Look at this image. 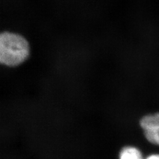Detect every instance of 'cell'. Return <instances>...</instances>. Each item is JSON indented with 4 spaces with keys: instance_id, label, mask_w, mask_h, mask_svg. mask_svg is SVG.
I'll return each mask as SVG.
<instances>
[{
    "instance_id": "3957f363",
    "label": "cell",
    "mask_w": 159,
    "mask_h": 159,
    "mask_svg": "<svg viewBox=\"0 0 159 159\" xmlns=\"http://www.w3.org/2000/svg\"><path fill=\"white\" fill-rule=\"evenodd\" d=\"M119 159H144L140 151L134 147L126 146L119 153Z\"/></svg>"
},
{
    "instance_id": "6da1fadb",
    "label": "cell",
    "mask_w": 159,
    "mask_h": 159,
    "mask_svg": "<svg viewBox=\"0 0 159 159\" xmlns=\"http://www.w3.org/2000/svg\"><path fill=\"white\" fill-rule=\"evenodd\" d=\"M27 40L20 34L4 32L0 36V62L7 67H16L29 57Z\"/></svg>"
},
{
    "instance_id": "277c9868",
    "label": "cell",
    "mask_w": 159,
    "mask_h": 159,
    "mask_svg": "<svg viewBox=\"0 0 159 159\" xmlns=\"http://www.w3.org/2000/svg\"><path fill=\"white\" fill-rule=\"evenodd\" d=\"M146 159H159V154H153V155L150 156Z\"/></svg>"
},
{
    "instance_id": "7a4b0ae2",
    "label": "cell",
    "mask_w": 159,
    "mask_h": 159,
    "mask_svg": "<svg viewBox=\"0 0 159 159\" xmlns=\"http://www.w3.org/2000/svg\"><path fill=\"white\" fill-rule=\"evenodd\" d=\"M140 123L148 140L159 145V113L143 117Z\"/></svg>"
}]
</instances>
